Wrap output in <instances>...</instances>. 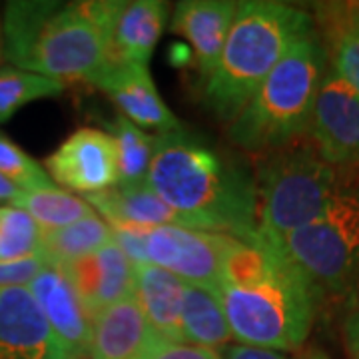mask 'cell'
<instances>
[{
    "mask_svg": "<svg viewBox=\"0 0 359 359\" xmlns=\"http://www.w3.org/2000/svg\"><path fill=\"white\" fill-rule=\"evenodd\" d=\"M308 132L330 166H359V94L332 68L321 78Z\"/></svg>",
    "mask_w": 359,
    "mask_h": 359,
    "instance_id": "9c48e42d",
    "label": "cell"
},
{
    "mask_svg": "<svg viewBox=\"0 0 359 359\" xmlns=\"http://www.w3.org/2000/svg\"><path fill=\"white\" fill-rule=\"evenodd\" d=\"M313 28L308 11L276 0L238 2L218 65L204 84L205 104L230 124L299 36Z\"/></svg>",
    "mask_w": 359,
    "mask_h": 359,
    "instance_id": "277c9868",
    "label": "cell"
},
{
    "mask_svg": "<svg viewBox=\"0 0 359 359\" xmlns=\"http://www.w3.org/2000/svg\"><path fill=\"white\" fill-rule=\"evenodd\" d=\"M112 242H114L112 228L104 222V218L94 214L65 228L42 231L40 252L52 264H68L90 256Z\"/></svg>",
    "mask_w": 359,
    "mask_h": 359,
    "instance_id": "7402d4cb",
    "label": "cell"
},
{
    "mask_svg": "<svg viewBox=\"0 0 359 359\" xmlns=\"http://www.w3.org/2000/svg\"><path fill=\"white\" fill-rule=\"evenodd\" d=\"M150 359H222V351L192 344H162Z\"/></svg>",
    "mask_w": 359,
    "mask_h": 359,
    "instance_id": "f1b7e54d",
    "label": "cell"
},
{
    "mask_svg": "<svg viewBox=\"0 0 359 359\" xmlns=\"http://www.w3.org/2000/svg\"><path fill=\"white\" fill-rule=\"evenodd\" d=\"M46 266H48V257L42 252L22 259L0 262V287H28V283Z\"/></svg>",
    "mask_w": 359,
    "mask_h": 359,
    "instance_id": "83f0119b",
    "label": "cell"
},
{
    "mask_svg": "<svg viewBox=\"0 0 359 359\" xmlns=\"http://www.w3.org/2000/svg\"><path fill=\"white\" fill-rule=\"evenodd\" d=\"M42 230L25 210L0 208V262L22 259L40 254Z\"/></svg>",
    "mask_w": 359,
    "mask_h": 359,
    "instance_id": "484cf974",
    "label": "cell"
},
{
    "mask_svg": "<svg viewBox=\"0 0 359 359\" xmlns=\"http://www.w3.org/2000/svg\"><path fill=\"white\" fill-rule=\"evenodd\" d=\"M118 0H14L4 8L2 56L26 72L88 82L114 62L112 32Z\"/></svg>",
    "mask_w": 359,
    "mask_h": 359,
    "instance_id": "3957f363",
    "label": "cell"
},
{
    "mask_svg": "<svg viewBox=\"0 0 359 359\" xmlns=\"http://www.w3.org/2000/svg\"><path fill=\"white\" fill-rule=\"evenodd\" d=\"M46 174L68 192H104L118 186L116 144L108 132L80 128L72 132L46 160Z\"/></svg>",
    "mask_w": 359,
    "mask_h": 359,
    "instance_id": "30bf717a",
    "label": "cell"
},
{
    "mask_svg": "<svg viewBox=\"0 0 359 359\" xmlns=\"http://www.w3.org/2000/svg\"><path fill=\"white\" fill-rule=\"evenodd\" d=\"M116 144L120 186L144 184L154 156V136L146 134L126 116H116L106 130Z\"/></svg>",
    "mask_w": 359,
    "mask_h": 359,
    "instance_id": "cb8c5ba5",
    "label": "cell"
},
{
    "mask_svg": "<svg viewBox=\"0 0 359 359\" xmlns=\"http://www.w3.org/2000/svg\"><path fill=\"white\" fill-rule=\"evenodd\" d=\"M13 205L25 210L26 214L39 224L42 231L58 230V228H65L96 214L94 208L82 196H76L56 186L20 192Z\"/></svg>",
    "mask_w": 359,
    "mask_h": 359,
    "instance_id": "603a6c76",
    "label": "cell"
},
{
    "mask_svg": "<svg viewBox=\"0 0 359 359\" xmlns=\"http://www.w3.org/2000/svg\"><path fill=\"white\" fill-rule=\"evenodd\" d=\"M311 18L332 70L359 94V2H320Z\"/></svg>",
    "mask_w": 359,
    "mask_h": 359,
    "instance_id": "ac0fdd59",
    "label": "cell"
},
{
    "mask_svg": "<svg viewBox=\"0 0 359 359\" xmlns=\"http://www.w3.org/2000/svg\"><path fill=\"white\" fill-rule=\"evenodd\" d=\"M318 294L282 245L259 233L248 242H231L216 290L233 339L280 353L306 344Z\"/></svg>",
    "mask_w": 359,
    "mask_h": 359,
    "instance_id": "6da1fadb",
    "label": "cell"
},
{
    "mask_svg": "<svg viewBox=\"0 0 359 359\" xmlns=\"http://www.w3.org/2000/svg\"><path fill=\"white\" fill-rule=\"evenodd\" d=\"M58 266L72 283L90 320H94L104 309L134 297L136 266L114 242L90 256Z\"/></svg>",
    "mask_w": 359,
    "mask_h": 359,
    "instance_id": "7c38bea8",
    "label": "cell"
},
{
    "mask_svg": "<svg viewBox=\"0 0 359 359\" xmlns=\"http://www.w3.org/2000/svg\"><path fill=\"white\" fill-rule=\"evenodd\" d=\"M162 344L166 341L156 334L132 297L92 320L88 359H150Z\"/></svg>",
    "mask_w": 359,
    "mask_h": 359,
    "instance_id": "9a60e30c",
    "label": "cell"
},
{
    "mask_svg": "<svg viewBox=\"0 0 359 359\" xmlns=\"http://www.w3.org/2000/svg\"><path fill=\"white\" fill-rule=\"evenodd\" d=\"M306 359H330L323 351H320V349H313V351H309L308 355H306Z\"/></svg>",
    "mask_w": 359,
    "mask_h": 359,
    "instance_id": "d6a6232c",
    "label": "cell"
},
{
    "mask_svg": "<svg viewBox=\"0 0 359 359\" xmlns=\"http://www.w3.org/2000/svg\"><path fill=\"white\" fill-rule=\"evenodd\" d=\"M166 25V4L162 0L124 2L112 32L114 62L148 66Z\"/></svg>",
    "mask_w": 359,
    "mask_h": 359,
    "instance_id": "ffe728a7",
    "label": "cell"
},
{
    "mask_svg": "<svg viewBox=\"0 0 359 359\" xmlns=\"http://www.w3.org/2000/svg\"><path fill=\"white\" fill-rule=\"evenodd\" d=\"M146 182L188 228L244 242L257 236L254 176L198 136L184 130L156 134Z\"/></svg>",
    "mask_w": 359,
    "mask_h": 359,
    "instance_id": "7a4b0ae2",
    "label": "cell"
},
{
    "mask_svg": "<svg viewBox=\"0 0 359 359\" xmlns=\"http://www.w3.org/2000/svg\"><path fill=\"white\" fill-rule=\"evenodd\" d=\"M236 238L194 230L186 226H160L144 230L146 264L174 273L188 285L216 294L226 252Z\"/></svg>",
    "mask_w": 359,
    "mask_h": 359,
    "instance_id": "ba28073f",
    "label": "cell"
},
{
    "mask_svg": "<svg viewBox=\"0 0 359 359\" xmlns=\"http://www.w3.org/2000/svg\"><path fill=\"white\" fill-rule=\"evenodd\" d=\"M186 283L166 269L144 264L136 266L134 299L154 332L168 344H186L182 332Z\"/></svg>",
    "mask_w": 359,
    "mask_h": 359,
    "instance_id": "d6986e66",
    "label": "cell"
},
{
    "mask_svg": "<svg viewBox=\"0 0 359 359\" xmlns=\"http://www.w3.org/2000/svg\"><path fill=\"white\" fill-rule=\"evenodd\" d=\"M0 60H2V22H0Z\"/></svg>",
    "mask_w": 359,
    "mask_h": 359,
    "instance_id": "836d02e7",
    "label": "cell"
},
{
    "mask_svg": "<svg viewBox=\"0 0 359 359\" xmlns=\"http://www.w3.org/2000/svg\"><path fill=\"white\" fill-rule=\"evenodd\" d=\"M346 344L351 358L359 359V309L346 323Z\"/></svg>",
    "mask_w": 359,
    "mask_h": 359,
    "instance_id": "4dcf8cb0",
    "label": "cell"
},
{
    "mask_svg": "<svg viewBox=\"0 0 359 359\" xmlns=\"http://www.w3.org/2000/svg\"><path fill=\"white\" fill-rule=\"evenodd\" d=\"M60 80L26 72L14 66L0 68V124L8 122L26 104L40 98H54L65 92Z\"/></svg>",
    "mask_w": 359,
    "mask_h": 359,
    "instance_id": "d4e9b609",
    "label": "cell"
},
{
    "mask_svg": "<svg viewBox=\"0 0 359 359\" xmlns=\"http://www.w3.org/2000/svg\"><path fill=\"white\" fill-rule=\"evenodd\" d=\"M236 13L238 2L233 0H184L176 6L172 30L188 40L204 82L218 65Z\"/></svg>",
    "mask_w": 359,
    "mask_h": 359,
    "instance_id": "2e32d148",
    "label": "cell"
},
{
    "mask_svg": "<svg viewBox=\"0 0 359 359\" xmlns=\"http://www.w3.org/2000/svg\"><path fill=\"white\" fill-rule=\"evenodd\" d=\"M327 58L316 26L295 40L256 94L228 126V138L248 152H271L308 134Z\"/></svg>",
    "mask_w": 359,
    "mask_h": 359,
    "instance_id": "5b68a950",
    "label": "cell"
},
{
    "mask_svg": "<svg viewBox=\"0 0 359 359\" xmlns=\"http://www.w3.org/2000/svg\"><path fill=\"white\" fill-rule=\"evenodd\" d=\"M110 228H160V226H186L158 194L144 184L114 186L110 190L82 196ZM188 228V226H186Z\"/></svg>",
    "mask_w": 359,
    "mask_h": 359,
    "instance_id": "e0dca14e",
    "label": "cell"
},
{
    "mask_svg": "<svg viewBox=\"0 0 359 359\" xmlns=\"http://www.w3.org/2000/svg\"><path fill=\"white\" fill-rule=\"evenodd\" d=\"M0 176H4L20 192L54 186L46 170L4 134H0Z\"/></svg>",
    "mask_w": 359,
    "mask_h": 359,
    "instance_id": "4316f807",
    "label": "cell"
},
{
    "mask_svg": "<svg viewBox=\"0 0 359 359\" xmlns=\"http://www.w3.org/2000/svg\"><path fill=\"white\" fill-rule=\"evenodd\" d=\"M28 292L42 311L65 359H88L92 320L62 268L48 262V266L28 283Z\"/></svg>",
    "mask_w": 359,
    "mask_h": 359,
    "instance_id": "8fae6325",
    "label": "cell"
},
{
    "mask_svg": "<svg viewBox=\"0 0 359 359\" xmlns=\"http://www.w3.org/2000/svg\"><path fill=\"white\" fill-rule=\"evenodd\" d=\"M112 98V102L122 110V116L132 120L140 128L160 132L182 130L178 116L162 100L148 66L130 62H110L88 80Z\"/></svg>",
    "mask_w": 359,
    "mask_h": 359,
    "instance_id": "4fadbf2b",
    "label": "cell"
},
{
    "mask_svg": "<svg viewBox=\"0 0 359 359\" xmlns=\"http://www.w3.org/2000/svg\"><path fill=\"white\" fill-rule=\"evenodd\" d=\"M0 359H65L28 287H0Z\"/></svg>",
    "mask_w": 359,
    "mask_h": 359,
    "instance_id": "5bb4252c",
    "label": "cell"
},
{
    "mask_svg": "<svg viewBox=\"0 0 359 359\" xmlns=\"http://www.w3.org/2000/svg\"><path fill=\"white\" fill-rule=\"evenodd\" d=\"M182 332L186 344L216 351L226 349L233 339L230 323L226 320V313L216 294L188 283L184 292Z\"/></svg>",
    "mask_w": 359,
    "mask_h": 359,
    "instance_id": "44dd1931",
    "label": "cell"
},
{
    "mask_svg": "<svg viewBox=\"0 0 359 359\" xmlns=\"http://www.w3.org/2000/svg\"><path fill=\"white\" fill-rule=\"evenodd\" d=\"M222 359H290L285 358L280 351H271V349H259V347L250 346H228L222 349Z\"/></svg>",
    "mask_w": 359,
    "mask_h": 359,
    "instance_id": "f546056e",
    "label": "cell"
},
{
    "mask_svg": "<svg viewBox=\"0 0 359 359\" xmlns=\"http://www.w3.org/2000/svg\"><path fill=\"white\" fill-rule=\"evenodd\" d=\"M18 194H20L18 188H14L4 176H0V202H11L13 204L14 200L18 198Z\"/></svg>",
    "mask_w": 359,
    "mask_h": 359,
    "instance_id": "1f68e13d",
    "label": "cell"
},
{
    "mask_svg": "<svg viewBox=\"0 0 359 359\" xmlns=\"http://www.w3.org/2000/svg\"><path fill=\"white\" fill-rule=\"evenodd\" d=\"M254 182L257 233L276 245L318 218L339 192L335 168L299 140L266 152Z\"/></svg>",
    "mask_w": 359,
    "mask_h": 359,
    "instance_id": "8992f818",
    "label": "cell"
},
{
    "mask_svg": "<svg viewBox=\"0 0 359 359\" xmlns=\"http://www.w3.org/2000/svg\"><path fill=\"white\" fill-rule=\"evenodd\" d=\"M318 290L344 292L359 276V194L337 192L313 222L282 245Z\"/></svg>",
    "mask_w": 359,
    "mask_h": 359,
    "instance_id": "52a82bcc",
    "label": "cell"
}]
</instances>
